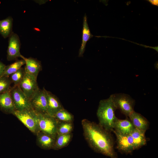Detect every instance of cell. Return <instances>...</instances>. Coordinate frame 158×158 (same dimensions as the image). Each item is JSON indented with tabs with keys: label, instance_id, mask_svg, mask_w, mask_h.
I'll use <instances>...</instances> for the list:
<instances>
[{
	"label": "cell",
	"instance_id": "6da1fadb",
	"mask_svg": "<svg viewBox=\"0 0 158 158\" xmlns=\"http://www.w3.org/2000/svg\"><path fill=\"white\" fill-rule=\"evenodd\" d=\"M83 136L88 145L96 152L111 158H117L114 140L111 132L86 119L81 121Z\"/></svg>",
	"mask_w": 158,
	"mask_h": 158
},
{
	"label": "cell",
	"instance_id": "7a4b0ae2",
	"mask_svg": "<svg viewBox=\"0 0 158 158\" xmlns=\"http://www.w3.org/2000/svg\"><path fill=\"white\" fill-rule=\"evenodd\" d=\"M117 109L111 95L107 99L101 100L97 112L99 124L105 130L111 132L113 130Z\"/></svg>",
	"mask_w": 158,
	"mask_h": 158
},
{
	"label": "cell",
	"instance_id": "3957f363",
	"mask_svg": "<svg viewBox=\"0 0 158 158\" xmlns=\"http://www.w3.org/2000/svg\"><path fill=\"white\" fill-rule=\"evenodd\" d=\"M13 114L33 133L37 134L40 132L38 114L32 109L15 110Z\"/></svg>",
	"mask_w": 158,
	"mask_h": 158
},
{
	"label": "cell",
	"instance_id": "277c9868",
	"mask_svg": "<svg viewBox=\"0 0 158 158\" xmlns=\"http://www.w3.org/2000/svg\"><path fill=\"white\" fill-rule=\"evenodd\" d=\"M117 109L126 117L133 112L135 104V100L129 95L119 93L111 95Z\"/></svg>",
	"mask_w": 158,
	"mask_h": 158
},
{
	"label": "cell",
	"instance_id": "5b68a950",
	"mask_svg": "<svg viewBox=\"0 0 158 158\" xmlns=\"http://www.w3.org/2000/svg\"><path fill=\"white\" fill-rule=\"evenodd\" d=\"M37 113L40 131L56 138L58 121L47 113Z\"/></svg>",
	"mask_w": 158,
	"mask_h": 158
},
{
	"label": "cell",
	"instance_id": "8992f818",
	"mask_svg": "<svg viewBox=\"0 0 158 158\" xmlns=\"http://www.w3.org/2000/svg\"><path fill=\"white\" fill-rule=\"evenodd\" d=\"M10 93L16 110L32 109L30 99L23 93L19 85H14L11 87Z\"/></svg>",
	"mask_w": 158,
	"mask_h": 158
},
{
	"label": "cell",
	"instance_id": "52a82bcc",
	"mask_svg": "<svg viewBox=\"0 0 158 158\" xmlns=\"http://www.w3.org/2000/svg\"><path fill=\"white\" fill-rule=\"evenodd\" d=\"M19 85L30 99L40 89L37 78L25 72L24 76Z\"/></svg>",
	"mask_w": 158,
	"mask_h": 158
},
{
	"label": "cell",
	"instance_id": "ba28073f",
	"mask_svg": "<svg viewBox=\"0 0 158 158\" xmlns=\"http://www.w3.org/2000/svg\"><path fill=\"white\" fill-rule=\"evenodd\" d=\"M21 42L20 38L16 33L12 32L9 37L8 46L7 51V59L8 61L21 58L20 54Z\"/></svg>",
	"mask_w": 158,
	"mask_h": 158
},
{
	"label": "cell",
	"instance_id": "9c48e42d",
	"mask_svg": "<svg viewBox=\"0 0 158 158\" xmlns=\"http://www.w3.org/2000/svg\"><path fill=\"white\" fill-rule=\"evenodd\" d=\"M32 109L37 113H47V100L45 89H40L30 99Z\"/></svg>",
	"mask_w": 158,
	"mask_h": 158
},
{
	"label": "cell",
	"instance_id": "30bf717a",
	"mask_svg": "<svg viewBox=\"0 0 158 158\" xmlns=\"http://www.w3.org/2000/svg\"><path fill=\"white\" fill-rule=\"evenodd\" d=\"M112 131L116 137V148L118 150L126 153H131L135 150L134 141L130 134H122L114 130Z\"/></svg>",
	"mask_w": 158,
	"mask_h": 158
},
{
	"label": "cell",
	"instance_id": "8fae6325",
	"mask_svg": "<svg viewBox=\"0 0 158 158\" xmlns=\"http://www.w3.org/2000/svg\"><path fill=\"white\" fill-rule=\"evenodd\" d=\"M45 92L47 100V113L54 117L57 112L64 108L56 95L45 89Z\"/></svg>",
	"mask_w": 158,
	"mask_h": 158
},
{
	"label": "cell",
	"instance_id": "7c38bea8",
	"mask_svg": "<svg viewBox=\"0 0 158 158\" xmlns=\"http://www.w3.org/2000/svg\"><path fill=\"white\" fill-rule=\"evenodd\" d=\"M25 61V72L37 78L40 72L42 70L41 62L32 57L27 58L22 55L21 58Z\"/></svg>",
	"mask_w": 158,
	"mask_h": 158
},
{
	"label": "cell",
	"instance_id": "4fadbf2b",
	"mask_svg": "<svg viewBox=\"0 0 158 158\" xmlns=\"http://www.w3.org/2000/svg\"><path fill=\"white\" fill-rule=\"evenodd\" d=\"M128 117L136 129L145 133L149 128V123L145 117L135 111L130 114Z\"/></svg>",
	"mask_w": 158,
	"mask_h": 158
},
{
	"label": "cell",
	"instance_id": "5bb4252c",
	"mask_svg": "<svg viewBox=\"0 0 158 158\" xmlns=\"http://www.w3.org/2000/svg\"><path fill=\"white\" fill-rule=\"evenodd\" d=\"M0 110L7 114H12L16 110L10 90L0 94Z\"/></svg>",
	"mask_w": 158,
	"mask_h": 158
},
{
	"label": "cell",
	"instance_id": "9a60e30c",
	"mask_svg": "<svg viewBox=\"0 0 158 158\" xmlns=\"http://www.w3.org/2000/svg\"><path fill=\"white\" fill-rule=\"evenodd\" d=\"M135 128L129 119H120L117 117L114 121L113 130L122 134H130Z\"/></svg>",
	"mask_w": 158,
	"mask_h": 158
},
{
	"label": "cell",
	"instance_id": "2e32d148",
	"mask_svg": "<svg viewBox=\"0 0 158 158\" xmlns=\"http://www.w3.org/2000/svg\"><path fill=\"white\" fill-rule=\"evenodd\" d=\"M36 135L37 143L40 147L46 150L53 149L56 138L41 131Z\"/></svg>",
	"mask_w": 158,
	"mask_h": 158
},
{
	"label": "cell",
	"instance_id": "e0dca14e",
	"mask_svg": "<svg viewBox=\"0 0 158 158\" xmlns=\"http://www.w3.org/2000/svg\"><path fill=\"white\" fill-rule=\"evenodd\" d=\"M92 37L87 23V16L85 13L83 20L82 42L79 51V57H82L83 56L87 42Z\"/></svg>",
	"mask_w": 158,
	"mask_h": 158
},
{
	"label": "cell",
	"instance_id": "ac0fdd59",
	"mask_svg": "<svg viewBox=\"0 0 158 158\" xmlns=\"http://www.w3.org/2000/svg\"><path fill=\"white\" fill-rule=\"evenodd\" d=\"M13 22L11 16L0 20V34L4 38L9 37L12 32Z\"/></svg>",
	"mask_w": 158,
	"mask_h": 158
},
{
	"label": "cell",
	"instance_id": "d6986e66",
	"mask_svg": "<svg viewBox=\"0 0 158 158\" xmlns=\"http://www.w3.org/2000/svg\"><path fill=\"white\" fill-rule=\"evenodd\" d=\"M73 137L72 133L66 134H57L53 149L58 150L67 146L71 141Z\"/></svg>",
	"mask_w": 158,
	"mask_h": 158
},
{
	"label": "cell",
	"instance_id": "ffe728a7",
	"mask_svg": "<svg viewBox=\"0 0 158 158\" xmlns=\"http://www.w3.org/2000/svg\"><path fill=\"white\" fill-rule=\"evenodd\" d=\"M130 134L134 141L135 150L139 149L146 144L147 141L145 133L135 128Z\"/></svg>",
	"mask_w": 158,
	"mask_h": 158
},
{
	"label": "cell",
	"instance_id": "44dd1931",
	"mask_svg": "<svg viewBox=\"0 0 158 158\" xmlns=\"http://www.w3.org/2000/svg\"><path fill=\"white\" fill-rule=\"evenodd\" d=\"M25 60L22 59L17 60L14 63L6 66L1 77H9L11 74L15 73L25 64Z\"/></svg>",
	"mask_w": 158,
	"mask_h": 158
},
{
	"label": "cell",
	"instance_id": "7402d4cb",
	"mask_svg": "<svg viewBox=\"0 0 158 158\" xmlns=\"http://www.w3.org/2000/svg\"><path fill=\"white\" fill-rule=\"evenodd\" d=\"M54 117L59 121L73 122V115L64 108L57 112Z\"/></svg>",
	"mask_w": 158,
	"mask_h": 158
},
{
	"label": "cell",
	"instance_id": "603a6c76",
	"mask_svg": "<svg viewBox=\"0 0 158 158\" xmlns=\"http://www.w3.org/2000/svg\"><path fill=\"white\" fill-rule=\"evenodd\" d=\"M73 128V122L58 121L57 134H66L72 133Z\"/></svg>",
	"mask_w": 158,
	"mask_h": 158
},
{
	"label": "cell",
	"instance_id": "cb8c5ba5",
	"mask_svg": "<svg viewBox=\"0 0 158 158\" xmlns=\"http://www.w3.org/2000/svg\"><path fill=\"white\" fill-rule=\"evenodd\" d=\"M25 74L24 68L21 67L16 72L11 74L9 78L14 85H19L22 80Z\"/></svg>",
	"mask_w": 158,
	"mask_h": 158
},
{
	"label": "cell",
	"instance_id": "d4e9b609",
	"mask_svg": "<svg viewBox=\"0 0 158 158\" xmlns=\"http://www.w3.org/2000/svg\"><path fill=\"white\" fill-rule=\"evenodd\" d=\"M12 83L9 77H0V94L9 91Z\"/></svg>",
	"mask_w": 158,
	"mask_h": 158
},
{
	"label": "cell",
	"instance_id": "484cf974",
	"mask_svg": "<svg viewBox=\"0 0 158 158\" xmlns=\"http://www.w3.org/2000/svg\"><path fill=\"white\" fill-rule=\"evenodd\" d=\"M6 66V65L0 61V77L2 75Z\"/></svg>",
	"mask_w": 158,
	"mask_h": 158
},
{
	"label": "cell",
	"instance_id": "4316f807",
	"mask_svg": "<svg viewBox=\"0 0 158 158\" xmlns=\"http://www.w3.org/2000/svg\"><path fill=\"white\" fill-rule=\"evenodd\" d=\"M34 1L35 3L39 4L40 5L44 3L45 1L42 0H34Z\"/></svg>",
	"mask_w": 158,
	"mask_h": 158
},
{
	"label": "cell",
	"instance_id": "83f0119b",
	"mask_svg": "<svg viewBox=\"0 0 158 158\" xmlns=\"http://www.w3.org/2000/svg\"><path fill=\"white\" fill-rule=\"evenodd\" d=\"M150 2L152 4L154 5H158V0H150Z\"/></svg>",
	"mask_w": 158,
	"mask_h": 158
}]
</instances>
